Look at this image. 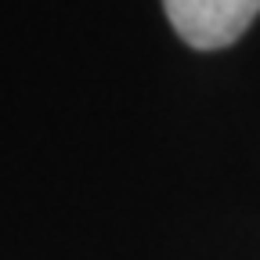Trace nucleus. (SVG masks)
Segmentation results:
<instances>
[{
  "label": "nucleus",
  "mask_w": 260,
  "mask_h": 260,
  "mask_svg": "<svg viewBox=\"0 0 260 260\" xmlns=\"http://www.w3.org/2000/svg\"><path fill=\"white\" fill-rule=\"evenodd\" d=\"M162 11L188 47L220 51L256 22L260 0H162Z\"/></svg>",
  "instance_id": "f257e3e1"
}]
</instances>
